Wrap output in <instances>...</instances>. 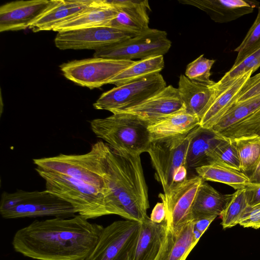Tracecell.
<instances>
[{
  "label": "cell",
  "mask_w": 260,
  "mask_h": 260,
  "mask_svg": "<svg viewBox=\"0 0 260 260\" xmlns=\"http://www.w3.org/2000/svg\"><path fill=\"white\" fill-rule=\"evenodd\" d=\"M104 227L79 214L69 218L36 220L18 230L14 249L37 260H80L96 244Z\"/></svg>",
  "instance_id": "1"
},
{
  "label": "cell",
  "mask_w": 260,
  "mask_h": 260,
  "mask_svg": "<svg viewBox=\"0 0 260 260\" xmlns=\"http://www.w3.org/2000/svg\"><path fill=\"white\" fill-rule=\"evenodd\" d=\"M104 178L107 215L143 221L148 216L149 203L140 155L114 151L107 144Z\"/></svg>",
  "instance_id": "2"
},
{
  "label": "cell",
  "mask_w": 260,
  "mask_h": 260,
  "mask_svg": "<svg viewBox=\"0 0 260 260\" xmlns=\"http://www.w3.org/2000/svg\"><path fill=\"white\" fill-rule=\"evenodd\" d=\"M107 144L100 140L83 154L57 156L33 159L37 168L59 173L98 189L105 195L107 188L105 180Z\"/></svg>",
  "instance_id": "3"
},
{
  "label": "cell",
  "mask_w": 260,
  "mask_h": 260,
  "mask_svg": "<svg viewBox=\"0 0 260 260\" xmlns=\"http://www.w3.org/2000/svg\"><path fill=\"white\" fill-rule=\"evenodd\" d=\"M90 123L94 135L114 151L137 156L149 149L151 141L147 126L132 115L115 113L94 119Z\"/></svg>",
  "instance_id": "4"
},
{
  "label": "cell",
  "mask_w": 260,
  "mask_h": 260,
  "mask_svg": "<svg viewBox=\"0 0 260 260\" xmlns=\"http://www.w3.org/2000/svg\"><path fill=\"white\" fill-rule=\"evenodd\" d=\"M0 213L5 219L53 216L69 218L76 215L75 208L69 203L43 191H26L17 189L3 192L0 202Z\"/></svg>",
  "instance_id": "5"
},
{
  "label": "cell",
  "mask_w": 260,
  "mask_h": 260,
  "mask_svg": "<svg viewBox=\"0 0 260 260\" xmlns=\"http://www.w3.org/2000/svg\"><path fill=\"white\" fill-rule=\"evenodd\" d=\"M46 190L70 204L78 214L93 219L107 215L105 195L95 188L67 176L36 168Z\"/></svg>",
  "instance_id": "6"
},
{
  "label": "cell",
  "mask_w": 260,
  "mask_h": 260,
  "mask_svg": "<svg viewBox=\"0 0 260 260\" xmlns=\"http://www.w3.org/2000/svg\"><path fill=\"white\" fill-rule=\"evenodd\" d=\"M197 128L187 134L151 142L147 152L155 170V178L161 184L165 195L168 194L175 185L173 178L177 169L186 166L188 146Z\"/></svg>",
  "instance_id": "7"
},
{
  "label": "cell",
  "mask_w": 260,
  "mask_h": 260,
  "mask_svg": "<svg viewBox=\"0 0 260 260\" xmlns=\"http://www.w3.org/2000/svg\"><path fill=\"white\" fill-rule=\"evenodd\" d=\"M171 44L165 31L149 28L140 35L95 50L93 57L133 60L164 56L169 51Z\"/></svg>",
  "instance_id": "8"
},
{
  "label": "cell",
  "mask_w": 260,
  "mask_h": 260,
  "mask_svg": "<svg viewBox=\"0 0 260 260\" xmlns=\"http://www.w3.org/2000/svg\"><path fill=\"white\" fill-rule=\"evenodd\" d=\"M140 222L114 221L104 228L93 248L80 260H128L138 235Z\"/></svg>",
  "instance_id": "9"
},
{
  "label": "cell",
  "mask_w": 260,
  "mask_h": 260,
  "mask_svg": "<svg viewBox=\"0 0 260 260\" xmlns=\"http://www.w3.org/2000/svg\"><path fill=\"white\" fill-rule=\"evenodd\" d=\"M166 86L162 75L155 74L112 88L103 93L93 106L114 114L139 104Z\"/></svg>",
  "instance_id": "10"
},
{
  "label": "cell",
  "mask_w": 260,
  "mask_h": 260,
  "mask_svg": "<svg viewBox=\"0 0 260 260\" xmlns=\"http://www.w3.org/2000/svg\"><path fill=\"white\" fill-rule=\"evenodd\" d=\"M134 62L93 57L64 63L60 68L68 80L93 89L108 84L111 79Z\"/></svg>",
  "instance_id": "11"
},
{
  "label": "cell",
  "mask_w": 260,
  "mask_h": 260,
  "mask_svg": "<svg viewBox=\"0 0 260 260\" xmlns=\"http://www.w3.org/2000/svg\"><path fill=\"white\" fill-rule=\"evenodd\" d=\"M135 36L112 27L97 26L58 32L54 43L56 47L61 50L95 51Z\"/></svg>",
  "instance_id": "12"
},
{
  "label": "cell",
  "mask_w": 260,
  "mask_h": 260,
  "mask_svg": "<svg viewBox=\"0 0 260 260\" xmlns=\"http://www.w3.org/2000/svg\"><path fill=\"white\" fill-rule=\"evenodd\" d=\"M204 181L199 176H193L175 184L168 194H159L166 207L168 229L176 231L191 221L193 204L199 188Z\"/></svg>",
  "instance_id": "13"
},
{
  "label": "cell",
  "mask_w": 260,
  "mask_h": 260,
  "mask_svg": "<svg viewBox=\"0 0 260 260\" xmlns=\"http://www.w3.org/2000/svg\"><path fill=\"white\" fill-rule=\"evenodd\" d=\"M185 109L177 88L170 85L139 104L116 113L132 115L148 126Z\"/></svg>",
  "instance_id": "14"
},
{
  "label": "cell",
  "mask_w": 260,
  "mask_h": 260,
  "mask_svg": "<svg viewBox=\"0 0 260 260\" xmlns=\"http://www.w3.org/2000/svg\"><path fill=\"white\" fill-rule=\"evenodd\" d=\"M58 0L17 1L0 8V31H16L29 28Z\"/></svg>",
  "instance_id": "15"
},
{
  "label": "cell",
  "mask_w": 260,
  "mask_h": 260,
  "mask_svg": "<svg viewBox=\"0 0 260 260\" xmlns=\"http://www.w3.org/2000/svg\"><path fill=\"white\" fill-rule=\"evenodd\" d=\"M118 12L106 27L114 28L135 35L148 30L150 10L147 0H107Z\"/></svg>",
  "instance_id": "16"
},
{
  "label": "cell",
  "mask_w": 260,
  "mask_h": 260,
  "mask_svg": "<svg viewBox=\"0 0 260 260\" xmlns=\"http://www.w3.org/2000/svg\"><path fill=\"white\" fill-rule=\"evenodd\" d=\"M167 230L166 220L156 223L147 216L140 222L138 235L128 260H156L163 247Z\"/></svg>",
  "instance_id": "17"
},
{
  "label": "cell",
  "mask_w": 260,
  "mask_h": 260,
  "mask_svg": "<svg viewBox=\"0 0 260 260\" xmlns=\"http://www.w3.org/2000/svg\"><path fill=\"white\" fill-rule=\"evenodd\" d=\"M183 5L196 7L205 12L214 22L226 23L253 12L259 3L248 0H179Z\"/></svg>",
  "instance_id": "18"
},
{
  "label": "cell",
  "mask_w": 260,
  "mask_h": 260,
  "mask_svg": "<svg viewBox=\"0 0 260 260\" xmlns=\"http://www.w3.org/2000/svg\"><path fill=\"white\" fill-rule=\"evenodd\" d=\"M253 73L250 71L225 84L216 82L217 92L210 107L200 120V126L211 129L235 103V99L247 80Z\"/></svg>",
  "instance_id": "19"
},
{
  "label": "cell",
  "mask_w": 260,
  "mask_h": 260,
  "mask_svg": "<svg viewBox=\"0 0 260 260\" xmlns=\"http://www.w3.org/2000/svg\"><path fill=\"white\" fill-rule=\"evenodd\" d=\"M177 89L186 110L200 120L217 92L216 82L212 85L201 84L191 81L183 74L179 77Z\"/></svg>",
  "instance_id": "20"
},
{
  "label": "cell",
  "mask_w": 260,
  "mask_h": 260,
  "mask_svg": "<svg viewBox=\"0 0 260 260\" xmlns=\"http://www.w3.org/2000/svg\"><path fill=\"white\" fill-rule=\"evenodd\" d=\"M118 10L106 0H94L88 8L56 26L53 30L60 32L97 26H106L118 14Z\"/></svg>",
  "instance_id": "21"
},
{
  "label": "cell",
  "mask_w": 260,
  "mask_h": 260,
  "mask_svg": "<svg viewBox=\"0 0 260 260\" xmlns=\"http://www.w3.org/2000/svg\"><path fill=\"white\" fill-rule=\"evenodd\" d=\"M200 119L186 109L147 126L151 141L187 134L200 125Z\"/></svg>",
  "instance_id": "22"
},
{
  "label": "cell",
  "mask_w": 260,
  "mask_h": 260,
  "mask_svg": "<svg viewBox=\"0 0 260 260\" xmlns=\"http://www.w3.org/2000/svg\"><path fill=\"white\" fill-rule=\"evenodd\" d=\"M94 0H58L49 10L29 27L34 32L51 30L75 17L89 6Z\"/></svg>",
  "instance_id": "23"
},
{
  "label": "cell",
  "mask_w": 260,
  "mask_h": 260,
  "mask_svg": "<svg viewBox=\"0 0 260 260\" xmlns=\"http://www.w3.org/2000/svg\"><path fill=\"white\" fill-rule=\"evenodd\" d=\"M190 221L176 231L168 229L165 241L156 260H186L198 242L193 235Z\"/></svg>",
  "instance_id": "24"
},
{
  "label": "cell",
  "mask_w": 260,
  "mask_h": 260,
  "mask_svg": "<svg viewBox=\"0 0 260 260\" xmlns=\"http://www.w3.org/2000/svg\"><path fill=\"white\" fill-rule=\"evenodd\" d=\"M233 194H223L205 181L197 191L193 204L191 221L220 216Z\"/></svg>",
  "instance_id": "25"
},
{
  "label": "cell",
  "mask_w": 260,
  "mask_h": 260,
  "mask_svg": "<svg viewBox=\"0 0 260 260\" xmlns=\"http://www.w3.org/2000/svg\"><path fill=\"white\" fill-rule=\"evenodd\" d=\"M222 138L211 129L198 126L188 146L186 158L187 169H196L209 164L210 152Z\"/></svg>",
  "instance_id": "26"
},
{
  "label": "cell",
  "mask_w": 260,
  "mask_h": 260,
  "mask_svg": "<svg viewBox=\"0 0 260 260\" xmlns=\"http://www.w3.org/2000/svg\"><path fill=\"white\" fill-rule=\"evenodd\" d=\"M165 67L163 55L154 56L134 61L110 80L108 84L120 86L160 73Z\"/></svg>",
  "instance_id": "27"
},
{
  "label": "cell",
  "mask_w": 260,
  "mask_h": 260,
  "mask_svg": "<svg viewBox=\"0 0 260 260\" xmlns=\"http://www.w3.org/2000/svg\"><path fill=\"white\" fill-rule=\"evenodd\" d=\"M195 170L205 181L224 183L236 190L244 188L250 183L246 174L215 162L197 168Z\"/></svg>",
  "instance_id": "28"
},
{
  "label": "cell",
  "mask_w": 260,
  "mask_h": 260,
  "mask_svg": "<svg viewBox=\"0 0 260 260\" xmlns=\"http://www.w3.org/2000/svg\"><path fill=\"white\" fill-rule=\"evenodd\" d=\"M260 108V96L233 104L211 128L218 134L244 119Z\"/></svg>",
  "instance_id": "29"
},
{
  "label": "cell",
  "mask_w": 260,
  "mask_h": 260,
  "mask_svg": "<svg viewBox=\"0 0 260 260\" xmlns=\"http://www.w3.org/2000/svg\"><path fill=\"white\" fill-rule=\"evenodd\" d=\"M234 140L240 158L241 171L250 174L260 160V136L242 137Z\"/></svg>",
  "instance_id": "30"
},
{
  "label": "cell",
  "mask_w": 260,
  "mask_h": 260,
  "mask_svg": "<svg viewBox=\"0 0 260 260\" xmlns=\"http://www.w3.org/2000/svg\"><path fill=\"white\" fill-rule=\"evenodd\" d=\"M209 159L210 164L215 162L241 171L240 158L234 140L223 137L211 150Z\"/></svg>",
  "instance_id": "31"
},
{
  "label": "cell",
  "mask_w": 260,
  "mask_h": 260,
  "mask_svg": "<svg viewBox=\"0 0 260 260\" xmlns=\"http://www.w3.org/2000/svg\"><path fill=\"white\" fill-rule=\"evenodd\" d=\"M225 138L260 136V108L239 122L218 133Z\"/></svg>",
  "instance_id": "32"
},
{
  "label": "cell",
  "mask_w": 260,
  "mask_h": 260,
  "mask_svg": "<svg viewBox=\"0 0 260 260\" xmlns=\"http://www.w3.org/2000/svg\"><path fill=\"white\" fill-rule=\"evenodd\" d=\"M248 206L245 188L237 190L220 216L222 228H230L238 224Z\"/></svg>",
  "instance_id": "33"
},
{
  "label": "cell",
  "mask_w": 260,
  "mask_h": 260,
  "mask_svg": "<svg viewBox=\"0 0 260 260\" xmlns=\"http://www.w3.org/2000/svg\"><path fill=\"white\" fill-rule=\"evenodd\" d=\"M215 62L204 57V54L188 64L185 76L191 81L206 85H212L215 82L210 79L211 69Z\"/></svg>",
  "instance_id": "34"
},
{
  "label": "cell",
  "mask_w": 260,
  "mask_h": 260,
  "mask_svg": "<svg viewBox=\"0 0 260 260\" xmlns=\"http://www.w3.org/2000/svg\"><path fill=\"white\" fill-rule=\"evenodd\" d=\"M260 46V7L257 16L244 39L234 51L238 53L233 66L240 63L246 56Z\"/></svg>",
  "instance_id": "35"
},
{
  "label": "cell",
  "mask_w": 260,
  "mask_h": 260,
  "mask_svg": "<svg viewBox=\"0 0 260 260\" xmlns=\"http://www.w3.org/2000/svg\"><path fill=\"white\" fill-rule=\"evenodd\" d=\"M260 67V46L251 53L246 56L236 66L231 69L217 83L221 85L230 82L247 72L256 71Z\"/></svg>",
  "instance_id": "36"
},
{
  "label": "cell",
  "mask_w": 260,
  "mask_h": 260,
  "mask_svg": "<svg viewBox=\"0 0 260 260\" xmlns=\"http://www.w3.org/2000/svg\"><path fill=\"white\" fill-rule=\"evenodd\" d=\"M260 96V73L250 77L237 95L236 103Z\"/></svg>",
  "instance_id": "37"
},
{
  "label": "cell",
  "mask_w": 260,
  "mask_h": 260,
  "mask_svg": "<svg viewBox=\"0 0 260 260\" xmlns=\"http://www.w3.org/2000/svg\"><path fill=\"white\" fill-rule=\"evenodd\" d=\"M238 224L244 228H260V204L254 206H248Z\"/></svg>",
  "instance_id": "38"
},
{
  "label": "cell",
  "mask_w": 260,
  "mask_h": 260,
  "mask_svg": "<svg viewBox=\"0 0 260 260\" xmlns=\"http://www.w3.org/2000/svg\"><path fill=\"white\" fill-rule=\"evenodd\" d=\"M248 206L260 204V183L250 182L245 188Z\"/></svg>",
  "instance_id": "39"
},
{
  "label": "cell",
  "mask_w": 260,
  "mask_h": 260,
  "mask_svg": "<svg viewBox=\"0 0 260 260\" xmlns=\"http://www.w3.org/2000/svg\"><path fill=\"white\" fill-rule=\"evenodd\" d=\"M150 220L156 223H160L166 220V210L163 202L157 203L152 210Z\"/></svg>",
  "instance_id": "40"
},
{
  "label": "cell",
  "mask_w": 260,
  "mask_h": 260,
  "mask_svg": "<svg viewBox=\"0 0 260 260\" xmlns=\"http://www.w3.org/2000/svg\"><path fill=\"white\" fill-rule=\"evenodd\" d=\"M216 217V216H211L193 220L192 221L193 227L203 234Z\"/></svg>",
  "instance_id": "41"
},
{
  "label": "cell",
  "mask_w": 260,
  "mask_h": 260,
  "mask_svg": "<svg viewBox=\"0 0 260 260\" xmlns=\"http://www.w3.org/2000/svg\"><path fill=\"white\" fill-rule=\"evenodd\" d=\"M187 168L182 166L177 169L174 175L173 181L174 184L180 183L187 178Z\"/></svg>",
  "instance_id": "42"
},
{
  "label": "cell",
  "mask_w": 260,
  "mask_h": 260,
  "mask_svg": "<svg viewBox=\"0 0 260 260\" xmlns=\"http://www.w3.org/2000/svg\"><path fill=\"white\" fill-rule=\"evenodd\" d=\"M248 176L250 182L260 183V160L256 168Z\"/></svg>",
  "instance_id": "43"
}]
</instances>
